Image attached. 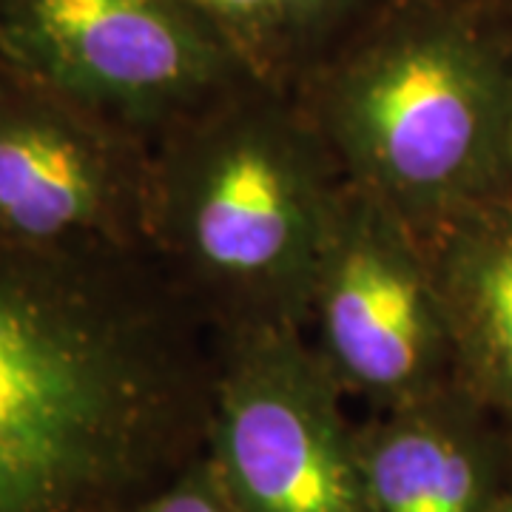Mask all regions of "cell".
Wrapping results in <instances>:
<instances>
[{"label": "cell", "instance_id": "8992f818", "mask_svg": "<svg viewBox=\"0 0 512 512\" xmlns=\"http://www.w3.org/2000/svg\"><path fill=\"white\" fill-rule=\"evenodd\" d=\"M305 322L342 393L384 410L441 393L453 359L427 248L396 214L345 183Z\"/></svg>", "mask_w": 512, "mask_h": 512}, {"label": "cell", "instance_id": "52a82bcc", "mask_svg": "<svg viewBox=\"0 0 512 512\" xmlns=\"http://www.w3.org/2000/svg\"><path fill=\"white\" fill-rule=\"evenodd\" d=\"M151 151L120 128L6 74L0 234L52 251H154Z\"/></svg>", "mask_w": 512, "mask_h": 512}, {"label": "cell", "instance_id": "30bf717a", "mask_svg": "<svg viewBox=\"0 0 512 512\" xmlns=\"http://www.w3.org/2000/svg\"><path fill=\"white\" fill-rule=\"evenodd\" d=\"M234 43L248 69L296 89L382 0H188Z\"/></svg>", "mask_w": 512, "mask_h": 512}, {"label": "cell", "instance_id": "ba28073f", "mask_svg": "<svg viewBox=\"0 0 512 512\" xmlns=\"http://www.w3.org/2000/svg\"><path fill=\"white\" fill-rule=\"evenodd\" d=\"M421 242L456 365L512 413V200L481 202Z\"/></svg>", "mask_w": 512, "mask_h": 512}, {"label": "cell", "instance_id": "4fadbf2b", "mask_svg": "<svg viewBox=\"0 0 512 512\" xmlns=\"http://www.w3.org/2000/svg\"><path fill=\"white\" fill-rule=\"evenodd\" d=\"M495 512H512V501H510V504H504L501 510H495Z\"/></svg>", "mask_w": 512, "mask_h": 512}, {"label": "cell", "instance_id": "3957f363", "mask_svg": "<svg viewBox=\"0 0 512 512\" xmlns=\"http://www.w3.org/2000/svg\"><path fill=\"white\" fill-rule=\"evenodd\" d=\"M345 177L308 111L254 80L160 137L151 248L242 325H305Z\"/></svg>", "mask_w": 512, "mask_h": 512}, {"label": "cell", "instance_id": "9c48e42d", "mask_svg": "<svg viewBox=\"0 0 512 512\" xmlns=\"http://www.w3.org/2000/svg\"><path fill=\"white\" fill-rule=\"evenodd\" d=\"M356 453L367 512H490L481 450L444 390L359 430Z\"/></svg>", "mask_w": 512, "mask_h": 512}, {"label": "cell", "instance_id": "5b68a950", "mask_svg": "<svg viewBox=\"0 0 512 512\" xmlns=\"http://www.w3.org/2000/svg\"><path fill=\"white\" fill-rule=\"evenodd\" d=\"M299 330H228L208 399V458L237 512H367L345 393Z\"/></svg>", "mask_w": 512, "mask_h": 512}, {"label": "cell", "instance_id": "7a4b0ae2", "mask_svg": "<svg viewBox=\"0 0 512 512\" xmlns=\"http://www.w3.org/2000/svg\"><path fill=\"white\" fill-rule=\"evenodd\" d=\"M345 183L427 239L512 177V32L487 0H382L299 86Z\"/></svg>", "mask_w": 512, "mask_h": 512}, {"label": "cell", "instance_id": "277c9868", "mask_svg": "<svg viewBox=\"0 0 512 512\" xmlns=\"http://www.w3.org/2000/svg\"><path fill=\"white\" fill-rule=\"evenodd\" d=\"M0 60L140 143L259 80L188 0H0Z\"/></svg>", "mask_w": 512, "mask_h": 512}, {"label": "cell", "instance_id": "7c38bea8", "mask_svg": "<svg viewBox=\"0 0 512 512\" xmlns=\"http://www.w3.org/2000/svg\"><path fill=\"white\" fill-rule=\"evenodd\" d=\"M6 74H9V72H6V66H3V60H0V83L6 80Z\"/></svg>", "mask_w": 512, "mask_h": 512}, {"label": "cell", "instance_id": "6da1fadb", "mask_svg": "<svg viewBox=\"0 0 512 512\" xmlns=\"http://www.w3.org/2000/svg\"><path fill=\"white\" fill-rule=\"evenodd\" d=\"M151 256L0 234V512H117L177 453L202 382Z\"/></svg>", "mask_w": 512, "mask_h": 512}, {"label": "cell", "instance_id": "8fae6325", "mask_svg": "<svg viewBox=\"0 0 512 512\" xmlns=\"http://www.w3.org/2000/svg\"><path fill=\"white\" fill-rule=\"evenodd\" d=\"M117 512H237V507L225 493L211 458H205L165 487H157V493L137 498Z\"/></svg>", "mask_w": 512, "mask_h": 512}]
</instances>
